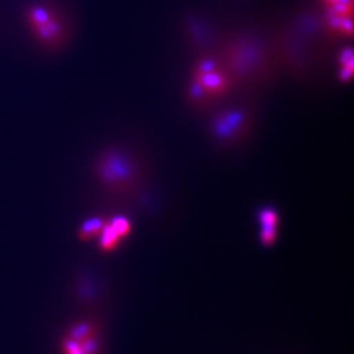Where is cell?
I'll list each match as a JSON object with an SVG mask.
<instances>
[{
  "mask_svg": "<svg viewBox=\"0 0 354 354\" xmlns=\"http://www.w3.org/2000/svg\"><path fill=\"white\" fill-rule=\"evenodd\" d=\"M214 52L236 80L237 86H261L271 80L277 53L261 36L237 31L218 40Z\"/></svg>",
  "mask_w": 354,
  "mask_h": 354,
  "instance_id": "6da1fadb",
  "label": "cell"
},
{
  "mask_svg": "<svg viewBox=\"0 0 354 354\" xmlns=\"http://www.w3.org/2000/svg\"><path fill=\"white\" fill-rule=\"evenodd\" d=\"M236 88V80L214 50L198 54L186 87L191 108L197 111L214 109L226 102Z\"/></svg>",
  "mask_w": 354,
  "mask_h": 354,
  "instance_id": "7a4b0ae2",
  "label": "cell"
},
{
  "mask_svg": "<svg viewBox=\"0 0 354 354\" xmlns=\"http://www.w3.org/2000/svg\"><path fill=\"white\" fill-rule=\"evenodd\" d=\"M97 181L107 191L122 196L134 195L142 189L146 169L133 151L123 147L106 148L94 163Z\"/></svg>",
  "mask_w": 354,
  "mask_h": 354,
  "instance_id": "3957f363",
  "label": "cell"
},
{
  "mask_svg": "<svg viewBox=\"0 0 354 354\" xmlns=\"http://www.w3.org/2000/svg\"><path fill=\"white\" fill-rule=\"evenodd\" d=\"M256 127L252 104L244 101L224 102L212 109L207 132L214 144L224 149H234L249 139Z\"/></svg>",
  "mask_w": 354,
  "mask_h": 354,
  "instance_id": "277c9868",
  "label": "cell"
},
{
  "mask_svg": "<svg viewBox=\"0 0 354 354\" xmlns=\"http://www.w3.org/2000/svg\"><path fill=\"white\" fill-rule=\"evenodd\" d=\"M24 21L35 40L46 48H55L64 43L67 28L53 7L32 3L24 10Z\"/></svg>",
  "mask_w": 354,
  "mask_h": 354,
  "instance_id": "5b68a950",
  "label": "cell"
},
{
  "mask_svg": "<svg viewBox=\"0 0 354 354\" xmlns=\"http://www.w3.org/2000/svg\"><path fill=\"white\" fill-rule=\"evenodd\" d=\"M107 221V218L100 217V216L88 218L80 226V231H78V237L82 241H90L92 239H95V237L99 236L101 231L104 230Z\"/></svg>",
  "mask_w": 354,
  "mask_h": 354,
  "instance_id": "8992f818",
  "label": "cell"
},
{
  "mask_svg": "<svg viewBox=\"0 0 354 354\" xmlns=\"http://www.w3.org/2000/svg\"><path fill=\"white\" fill-rule=\"evenodd\" d=\"M99 333V327L94 321H80L69 329L68 337L75 341H83Z\"/></svg>",
  "mask_w": 354,
  "mask_h": 354,
  "instance_id": "52a82bcc",
  "label": "cell"
},
{
  "mask_svg": "<svg viewBox=\"0 0 354 354\" xmlns=\"http://www.w3.org/2000/svg\"><path fill=\"white\" fill-rule=\"evenodd\" d=\"M97 237H99V241H97L99 248L104 252H111V251L116 250L118 245H120V241H122L120 235L109 226L108 221Z\"/></svg>",
  "mask_w": 354,
  "mask_h": 354,
  "instance_id": "ba28073f",
  "label": "cell"
},
{
  "mask_svg": "<svg viewBox=\"0 0 354 354\" xmlns=\"http://www.w3.org/2000/svg\"><path fill=\"white\" fill-rule=\"evenodd\" d=\"M257 219L261 226H263V225L280 226V214L275 207H261V210L257 212Z\"/></svg>",
  "mask_w": 354,
  "mask_h": 354,
  "instance_id": "9c48e42d",
  "label": "cell"
},
{
  "mask_svg": "<svg viewBox=\"0 0 354 354\" xmlns=\"http://www.w3.org/2000/svg\"><path fill=\"white\" fill-rule=\"evenodd\" d=\"M108 224L120 235V239L127 237L132 231V224H131L130 219L127 217H124V216L111 218V219L108 221Z\"/></svg>",
  "mask_w": 354,
  "mask_h": 354,
  "instance_id": "30bf717a",
  "label": "cell"
},
{
  "mask_svg": "<svg viewBox=\"0 0 354 354\" xmlns=\"http://www.w3.org/2000/svg\"><path fill=\"white\" fill-rule=\"evenodd\" d=\"M277 235H279V226H273V225L261 226L259 240L264 247H272L277 241Z\"/></svg>",
  "mask_w": 354,
  "mask_h": 354,
  "instance_id": "8fae6325",
  "label": "cell"
},
{
  "mask_svg": "<svg viewBox=\"0 0 354 354\" xmlns=\"http://www.w3.org/2000/svg\"><path fill=\"white\" fill-rule=\"evenodd\" d=\"M82 283L78 287V295L83 301H92L97 296V287L93 283V281L91 280H83L80 281Z\"/></svg>",
  "mask_w": 354,
  "mask_h": 354,
  "instance_id": "7c38bea8",
  "label": "cell"
},
{
  "mask_svg": "<svg viewBox=\"0 0 354 354\" xmlns=\"http://www.w3.org/2000/svg\"><path fill=\"white\" fill-rule=\"evenodd\" d=\"M61 353L62 354H85L80 342L66 337L61 343Z\"/></svg>",
  "mask_w": 354,
  "mask_h": 354,
  "instance_id": "4fadbf2b",
  "label": "cell"
}]
</instances>
